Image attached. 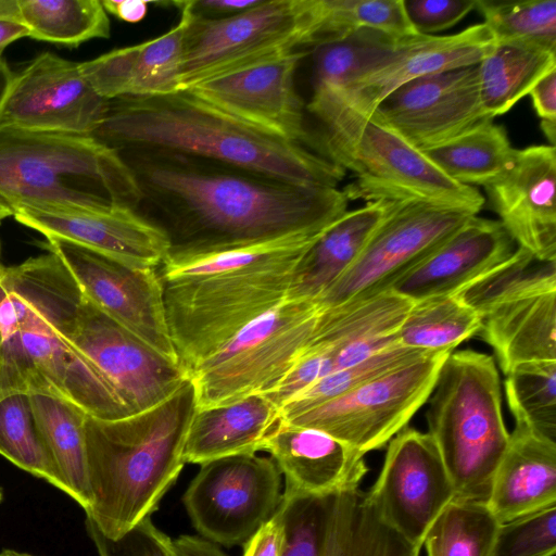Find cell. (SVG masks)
Returning a JSON list of instances; mask_svg holds the SVG:
<instances>
[{"label":"cell","mask_w":556,"mask_h":556,"mask_svg":"<svg viewBox=\"0 0 556 556\" xmlns=\"http://www.w3.org/2000/svg\"><path fill=\"white\" fill-rule=\"evenodd\" d=\"M505 394L515 424L556 442V361L515 367L506 375Z\"/></svg>","instance_id":"f35d334b"},{"label":"cell","mask_w":556,"mask_h":556,"mask_svg":"<svg viewBox=\"0 0 556 556\" xmlns=\"http://www.w3.org/2000/svg\"><path fill=\"white\" fill-rule=\"evenodd\" d=\"M553 70L556 51L520 42H495L478 64L485 114L492 119L505 114Z\"/></svg>","instance_id":"1f68e13d"},{"label":"cell","mask_w":556,"mask_h":556,"mask_svg":"<svg viewBox=\"0 0 556 556\" xmlns=\"http://www.w3.org/2000/svg\"><path fill=\"white\" fill-rule=\"evenodd\" d=\"M0 197L13 211H136L140 201L119 153L92 136L9 126H0Z\"/></svg>","instance_id":"8992f818"},{"label":"cell","mask_w":556,"mask_h":556,"mask_svg":"<svg viewBox=\"0 0 556 556\" xmlns=\"http://www.w3.org/2000/svg\"><path fill=\"white\" fill-rule=\"evenodd\" d=\"M540 126L547 140L551 142V146L555 147L556 123L541 121Z\"/></svg>","instance_id":"6f0895ef"},{"label":"cell","mask_w":556,"mask_h":556,"mask_svg":"<svg viewBox=\"0 0 556 556\" xmlns=\"http://www.w3.org/2000/svg\"><path fill=\"white\" fill-rule=\"evenodd\" d=\"M428 400V433L455 497L486 503L510 434L503 418L494 358L472 350L451 352Z\"/></svg>","instance_id":"ba28073f"},{"label":"cell","mask_w":556,"mask_h":556,"mask_svg":"<svg viewBox=\"0 0 556 556\" xmlns=\"http://www.w3.org/2000/svg\"><path fill=\"white\" fill-rule=\"evenodd\" d=\"M261 0H188L193 16L200 18H225L242 13Z\"/></svg>","instance_id":"681fc988"},{"label":"cell","mask_w":556,"mask_h":556,"mask_svg":"<svg viewBox=\"0 0 556 556\" xmlns=\"http://www.w3.org/2000/svg\"><path fill=\"white\" fill-rule=\"evenodd\" d=\"M450 353H427L333 400L280 420L323 431L363 454L379 450L406 428L428 401Z\"/></svg>","instance_id":"8fae6325"},{"label":"cell","mask_w":556,"mask_h":556,"mask_svg":"<svg viewBox=\"0 0 556 556\" xmlns=\"http://www.w3.org/2000/svg\"><path fill=\"white\" fill-rule=\"evenodd\" d=\"M0 253H1V245H0ZM1 266H2V265L0 264V268H1Z\"/></svg>","instance_id":"e7e4bbea"},{"label":"cell","mask_w":556,"mask_h":556,"mask_svg":"<svg viewBox=\"0 0 556 556\" xmlns=\"http://www.w3.org/2000/svg\"><path fill=\"white\" fill-rule=\"evenodd\" d=\"M482 318L456 294L414 302L402 321L401 345L424 352H453L480 331Z\"/></svg>","instance_id":"e575fe53"},{"label":"cell","mask_w":556,"mask_h":556,"mask_svg":"<svg viewBox=\"0 0 556 556\" xmlns=\"http://www.w3.org/2000/svg\"><path fill=\"white\" fill-rule=\"evenodd\" d=\"M283 538L285 525L279 505L274 516L243 544L242 556H281Z\"/></svg>","instance_id":"c3c4849f"},{"label":"cell","mask_w":556,"mask_h":556,"mask_svg":"<svg viewBox=\"0 0 556 556\" xmlns=\"http://www.w3.org/2000/svg\"><path fill=\"white\" fill-rule=\"evenodd\" d=\"M475 7L476 0H403L409 25L426 36L453 27Z\"/></svg>","instance_id":"bcb514c9"},{"label":"cell","mask_w":556,"mask_h":556,"mask_svg":"<svg viewBox=\"0 0 556 556\" xmlns=\"http://www.w3.org/2000/svg\"><path fill=\"white\" fill-rule=\"evenodd\" d=\"M514 247L498 220L473 215L388 290L413 303L457 294L505 261Z\"/></svg>","instance_id":"cb8c5ba5"},{"label":"cell","mask_w":556,"mask_h":556,"mask_svg":"<svg viewBox=\"0 0 556 556\" xmlns=\"http://www.w3.org/2000/svg\"><path fill=\"white\" fill-rule=\"evenodd\" d=\"M2 501H3V490L0 486V504L2 503Z\"/></svg>","instance_id":"be15d7a7"},{"label":"cell","mask_w":556,"mask_h":556,"mask_svg":"<svg viewBox=\"0 0 556 556\" xmlns=\"http://www.w3.org/2000/svg\"><path fill=\"white\" fill-rule=\"evenodd\" d=\"M0 455L58 488V479L37 431L29 395L0 401Z\"/></svg>","instance_id":"ee69618b"},{"label":"cell","mask_w":556,"mask_h":556,"mask_svg":"<svg viewBox=\"0 0 556 556\" xmlns=\"http://www.w3.org/2000/svg\"><path fill=\"white\" fill-rule=\"evenodd\" d=\"M556 504L500 523L491 556H554Z\"/></svg>","instance_id":"f6af8a7d"},{"label":"cell","mask_w":556,"mask_h":556,"mask_svg":"<svg viewBox=\"0 0 556 556\" xmlns=\"http://www.w3.org/2000/svg\"><path fill=\"white\" fill-rule=\"evenodd\" d=\"M306 110L320 124L318 151L351 170L343 192L366 202L417 200L477 215L484 204L475 188L458 184L389 128L364 116L326 87L313 88Z\"/></svg>","instance_id":"52a82bcc"},{"label":"cell","mask_w":556,"mask_h":556,"mask_svg":"<svg viewBox=\"0 0 556 556\" xmlns=\"http://www.w3.org/2000/svg\"><path fill=\"white\" fill-rule=\"evenodd\" d=\"M529 96L541 121L556 123V70L543 76Z\"/></svg>","instance_id":"f907efd6"},{"label":"cell","mask_w":556,"mask_h":556,"mask_svg":"<svg viewBox=\"0 0 556 556\" xmlns=\"http://www.w3.org/2000/svg\"><path fill=\"white\" fill-rule=\"evenodd\" d=\"M279 421V408L264 394L197 407L182 459L185 464L201 465L226 456L256 453Z\"/></svg>","instance_id":"f1b7e54d"},{"label":"cell","mask_w":556,"mask_h":556,"mask_svg":"<svg viewBox=\"0 0 556 556\" xmlns=\"http://www.w3.org/2000/svg\"><path fill=\"white\" fill-rule=\"evenodd\" d=\"M14 78V73L8 65L7 61L1 58L0 59V110L3 105V102L7 98L9 89Z\"/></svg>","instance_id":"11a10c76"},{"label":"cell","mask_w":556,"mask_h":556,"mask_svg":"<svg viewBox=\"0 0 556 556\" xmlns=\"http://www.w3.org/2000/svg\"><path fill=\"white\" fill-rule=\"evenodd\" d=\"M427 353L401 344L383 350L353 366L336 370L296 394L280 407V419H288L333 400L375 377Z\"/></svg>","instance_id":"7bdbcfd3"},{"label":"cell","mask_w":556,"mask_h":556,"mask_svg":"<svg viewBox=\"0 0 556 556\" xmlns=\"http://www.w3.org/2000/svg\"><path fill=\"white\" fill-rule=\"evenodd\" d=\"M498 520L486 503L453 498L428 530L427 556H491Z\"/></svg>","instance_id":"8d00e7d4"},{"label":"cell","mask_w":556,"mask_h":556,"mask_svg":"<svg viewBox=\"0 0 556 556\" xmlns=\"http://www.w3.org/2000/svg\"><path fill=\"white\" fill-rule=\"evenodd\" d=\"M0 18L17 20V0H0Z\"/></svg>","instance_id":"9f6ffc18"},{"label":"cell","mask_w":556,"mask_h":556,"mask_svg":"<svg viewBox=\"0 0 556 556\" xmlns=\"http://www.w3.org/2000/svg\"><path fill=\"white\" fill-rule=\"evenodd\" d=\"M391 203L367 202L330 224L298 263L287 299H319L353 265Z\"/></svg>","instance_id":"f546056e"},{"label":"cell","mask_w":556,"mask_h":556,"mask_svg":"<svg viewBox=\"0 0 556 556\" xmlns=\"http://www.w3.org/2000/svg\"><path fill=\"white\" fill-rule=\"evenodd\" d=\"M109 100L84 77L79 63L43 52L14 74L0 110V126L91 136Z\"/></svg>","instance_id":"d6986e66"},{"label":"cell","mask_w":556,"mask_h":556,"mask_svg":"<svg viewBox=\"0 0 556 556\" xmlns=\"http://www.w3.org/2000/svg\"><path fill=\"white\" fill-rule=\"evenodd\" d=\"M495 42H520L556 51V0H476Z\"/></svg>","instance_id":"60d3db41"},{"label":"cell","mask_w":556,"mask_h":556,"mask_svg":"<svg viewBox=\"0 0 556 556\" xmlns=\"http://www.w3.org/2000/svg\"><path fill=\"white\" fill-rule=\"evenodd\" d=\"M94 541H96V544L98 546L100 556H110L108 554V552L105 551V548L103 547V545L98 540L94 539Z\"/></svg>","instance_id":"94428289"},{"label":"cell","mask_w":556,"mask_h":556,"mask_svg":"<svg viewBox=\"0 0 556 556\" xmlns=\"http://www.w3.org/2000/svg\"><path fill=\"white\" fill-rule=\"evenodd\" d=\"M41 245L62 261L85 300L163 355L178 361L157 268H136L56 238H46Z\"/></svg>","instance_id":"2e32d148"},{"label":"cell","mask_w":556,"mask_h":556,"mask_svg":"<svg viewBox=\"0 0 556 556\" xmlns=\"http://www.w3.org/2000/svg\"><path fill=\"white\" fill-rule=\"evenodd\" d=\"M188 15L181 90L240 72L308 47L314 0H261L225 18L192 15L188 0L175 1Z\"/></svg>","instance_id":"9c48e42d"},{"label":"cell","mask_w":556,"mask_h":556,"mask_svg":"<svg viewBox=\"0 0 556 556\" xmlns=\"http://www.w3.org/2000/svg\"><path fill=\"white\" fill-rule=\"evenodd\" d=\"M197 394L188 379L174 394L119 419L87 415L86 450L91 528L115 543L156 510L177 480Z\"/></svg>","instance_id":"5b68a950"},{"label":"cell","mask_w":556,"mask_h":556,"mask_svg":"<svg viewBox=\"0 0 556 556\" xmlns=\"http://www.w3.org/2000/svg\"><path fill=\"white\" fill-rule=\"evenodd\" d=\"M266 451L285 477L287 493L323 494L357 488L368 471L365 454L317 429L279 421Z\"/></svg>","instance_id":"d4e9b609"},{"label":"cell","mask_w":556,"mask_h":556,"mask_svg":"<svg viewBox=\"0 0 556 556\" xmlns=\"http://www.w3.org/2000/svg\"><path fill=\"white\" fill-rule=\"evenodd\" d=\"M363 28L396 37L417 35L406 18L403 0H314L308 47L341 40Z\"/></svg>","instance_id":"d590c367"},{"label":"cell","mask_w":556,"mask_h":556,"mask_svg":"<svg viewBox=\"0 0 556 556\" xmlns=\"http://www.w3.org/2000/svg\"><path fill=\"white\" fill-rule=\"evenodd\" d=\"M31 413L42 445L58 479V489L87 513L91 505L86 450L87 414L51 396L29 395Z\"/></svg>","instance_id":"4dcf8cb0"},{"label":"cell","mask_w":556,"mask_h":556,"mask_svg":"<svg viewBox=\"0 0 556 556\" xmlns=\"http://www.w3.org/2000/svg\"><path fill=\"white\" fill-rule=\"evenodd\" d=\"M65 334L100 370L130 414L162 403L190 379L178 361L160 353L83 295Z\"/></svg>","instance_id":"9a60e30c"},{"label":"cell","mask_w":556,"mask_h":556,"mask_svg":"<svg viewBox=\"0 0 556 556\" xmlns=\"http://www.w3.org/2000/svg\"><path fill=\"white\" fill-rule=\"evenodd\" d=\"M424 154L452 180L486 187L510 165L516 149L505 128L486 119Z\"/></svg>","instance_id":"d6a6232c"},{"label":"cell","mask_w":556,"mask_h":556,"mask_svg":"<svg viewBox=\"0 0 556 556\" xmlns=\"http://www.w3.org/2000/svg\"><path fill=\"white\" fill-rule=\"evenodd\" d=\"M319 314L314 301L286 299L245 326L190 374L198 408L271 391L308 348Z\"/></svg>","instance_id":"30bf717a"},{"label":"cell","mask_w":556,"mask_h":556,"mask_svg":"<svg viewBox=\"0 0 556 556\" xmlns=\"http://www.w3.org/2000/svg\"><path fill=\"white\" fill-rule=\"evenodd\" d=\"M400 38L363 28L341 40L314 47L313 88L344 87L387 54Z\"/></svg>","instance_id":"ab89813d"},{"label":"cell","mask_w":556,"mask_h":556,"mask_svg":"<svg viewBox=\"0 0 556 556\" xmlns=\"http://www.w3.org/2000/svg\"><path fill=\"white\" fill-rule=\"evenodd\" d=\"M556 153L551 144L516 149L507 169L484 187L503 228L541 261H556Z\"/></svg>","instance_id":"7402d4cb"},{"label":"cell","mask_w":556,"mask_h":556,"mask_svg":"<svg viewBox=\"0 0 556 556\" xmlns=\"http://www.w3.org/2000/svg\"><path fill=\"white\" fill-rule=\"evenodd\" d=\"M281 476L271 457L256 453L217 458L201 464L182 502L203 539L243 545L278 509Z\"/></svg>","instance_id":"4fadbf2b"},{"label":"cell","mask_w":556,"mask_h":556,"mask_svg":"<svg viewBox=\"0 0 556 556\" xmlns=\"http://www.w3.org/2000/svg\"><path fill=\"white\" fill-rule=\"evenodd\" d=\"M305 55L306 51L296 50L187 90L249 126L318 151L294 84L298 65Z\"/></svg>","instance_id":"ffe728a7"},{"label":"cell","mask_w":556,"mask_h":556,"mask_svg":"<svg viewBox=\"0 0 556 556\" xmlns=\"http://www.w3.org/2000/svg\"><path fill=\"white\" fill-rule=\"evenodd\" d=\"M179 556H228L216 544L197 535H180L173 541Z\"/></svg>","instance_id":"f5cc1de1"},{"label":"cell","mask_w":556,"mask_h":556,"mask_svg":"<svg viewBox=\"0 0 556 556\" xmlns=\"http://www.w3.org/2000/svg\"><path fill=\"white\" fill-rule=\"evenodd\" d=\"M412 305V301L386 290L320 311L308 348L331 356V372L353 366L400 344L397 331Z\"/></svg>","instance_id":"484cf974"},{"label":"cell","mask_w":556,"mask_h":556,"mask_svg":"<svg viewBox=\"0 0 556 556\" xmlns=\"http://www.w3.org/2000/svg\"><path fill=\"white\" fill-rule=\"evenodd\" d=\"M0 401L15 394L63 400L99 419L131 415L100 370L67 339L81 293L52 252L1 266Z\"/></svg>","instance_id":"7a4b0ae2"},{"label":"cell","mask_w":556,"mask_h":556,"mask_svg":"<svg viewBox=\"0 0 556 556\" xmlns=\"http://www.w3.org/2000/svg\"><path fill=\"white\" fill-rule=\"evenodd\" d=\"M473 215L424 201H392L353 265L315 303L325 311L388 290Z\"/></svg>","instance_id":"7c38bea8"},{"label":"cell","mask_w":556,"mask_h":556,"mask_svg":"<svg viewBox=\"0 0 556 556\" xmlns=\"http://www.w3.org/2000/svg\"><path fill=\"white\" fill-rule=\"evenodd\" d=\"M28 37L64 47L109 38L110 18L99 0H17Z\"/></svg>","instance_id":"836d02e7"},{"label":"cell","mask_w":556,"mask_h":556,"mask_svg":"<svg viewBox=\"0 0 556 556\" xmlns=\"http://www.w3.org/2000/svg\"><path fill=\"white\" fill-rule=\"evenodd\" d=\"M101 3L108 14L128 23L143 20L149 5V2L141 0H103Z\"/></svg>","instance_id":"816d5d0a"},{"label":"cell","mask_w":556,"mask_h":556,"mask_svg":"<svg viewBox=\"0 0 556 556\" xmlns=\"http://www.w3.org/2000/svg\"><path fill=\"white\" fill-rule=\"evenodd\" d=\"M367 495L390 528L422 547L455 491L430 434L404 428L388 443L382 469Z\"/></svg>","instance_id":"e0dca14e"},{"label":"cell","mask_w":556,"mask_h":556,"mask_svg":"<svg viewBox=\"0 0 556 556\" xmlns=\"http://www.w3.org/2000/svg\"><path fill=\"white\" fill-rule=\"evenodd\" d=\"M495 41L483 23L448 36L410 35L344 87H326L368 116L390 92L415 78L479 64ZM317 88V87H315Z\"/></svg>","instance_id":"44dd1931"},{"label":"cell","mask_w":556,"mask_h":556,"mask_svg":"<svg viewBox=\"0 0 556 556\" xmlns=\"http://www.w3.org/2000/svg\"><path fill=\"white\" fill-rule=\"evenodd\" d=\"M281 556H420L377 514L358 486L323 494L282 492Z\"/></svg>","instance_id":"5bb4252c"},{"label":"cell","mask_w":556,"mask_h":556,"mask_svg":"<svg viewBox=\"0 0 556 556\" xmlns=\"http://www.w3.org/2000/svg\"><path fill=\"white\" fill-rule=\"evenodd\" d=\"M137 184L136 212L166 238L165 260L318 233L348 211L338 188L304 186L190 154L117 151Z\"/></svg>","instance_id":"6da1fadb"},{"label":"cell","mask_w":556,"mask_h":556,"mask_svg":"<svg viewBox=\"0 0 556 556\" xmlns=\"http://www.w3.org/2000/svg\"><path fill=\"white\" fill-rule=\"evenodd\" d=\"M481 318L479 332L505 375L521 364L556 361V290L502 301Z\"/></svg>","instance_id":"83f0119b"},{"label":"cell","mask_w":556,"mask_h":556,"mask_svg":"<svg viewBox=\"0 0 556 556\" xmlns=\"http://www.w3.org/2000/svg\"><path fill=\"white\" fill-rule=\"evenodd\" d=\"M23 37H28V30L20 21L0 18V59L9 45Z\"/></svg>","instance_id":"db71d44e"},{"label":"cell","mask_w":556,"mask_h":556,"mask_svg":"<svg viewBox=\"0 0 556 556\" xmlns=\"http://www.w3.org/2000/svg\"><path fill=\"white\" fill-rule=\"evenodd\" d=\"M175 5L180 11V18L172 29L157 38L132 46L128 97L161 96L181 90L184 36L188 15L182 7Z\"/></svg>","instance_id":"b9f144b4"},{"label":"cell","mask_w":556,"mask_h":556,"mask_svg":"<svg viewBox=\"0 0 556 556\" xmlns=\"http://www.w3.org/2000/svg\"><path fill=\"white\" fill-rule=\"evenodd\" d=\"M3 290H4L3 277H2V274L0 271V302H1V299H2V295H3ZM0 344H1V332H0Z\"/></svg>","instance_id":"6125c7cd"},{"label":"cell","mask_w":556,"mask_h":556,"mask_svg":"<svg viewBox=\"0 0 556 556\" xmlns=\"http://www.w3.org/2000/svg\"><path fill=\"white\" fill-rule=\"evenodd\" d=\"M556 504V442L515 424L486 505L500 523Z\"/></svg>","instance_id":"4316f807"},{"label":"cell","mask_w":556,"mask_h":556,"mask_svg":"<svg viewBox=\"0 0 556 556\" xmlns=\"http://www.w3.org/2000/svg\"><path fill=\"white\" fill-rule=\"evenodd\" d=\"M13 207L0 197V223L10 216H13Z\"/></svg>","instance_id":"680465c9"},{"label":"cell","mask_w":556,"mask_h":556,"mask_svg":"<svg viewBox=\"0 0 556 556\" xmlns=\"http://www.w3.org/2000/svg\"><path fill=\"white\" fill-rule=\"evenodd\" d=\"M91 136L116 151H174L304 186L338 188L346 173L318 151L249 126L187 89L110 100Z\"/></svg>","instance_id":"277c9868"},{"label":"cell","mask_w":556,"mask_h":556,"mask_svg":"<svg viewBox=\"0 0 556 556\" xmlns=\"http://www.w3.org/2000/svg\"><path fill=\"white\" fill-rule=\"evenodd\" d=\"M92 530L93 539L98 540L110 556H179L173 540L152 522L151 517L146 518L129 533L115 543L108 542L115 547L114 553L109 551L97 532Z\"/></svg>","instance_id":"7dc6e473"},{"label":"cell","mask_w":556,"mask_h":556,"mask_svg":"<svg viewBox=\"0 0 556 556\" xmlns=\"http://www.w3.org/2000/svg\"><path fill=\"white\" fill-rule=\"evenodd\" d=\"M0 556H33V555H30L28 553L17 552L14 549H3L0 553Z\"/></svg>","instance_id":"91938a15"},{"label":"cell","mask_w":556,"mask_h":556,"mask_svg":"<svg viewBox=\"0 0 556 556\" xmlns=\"http://www.w3.org/2000/svg\"><path fill=\"white\" fill-rule=\"evenodd\" d=\"M366 117L419 151L492 119L482 108L478 64L409 80L390 92Z\"/></svg>","instance_id":"ac0fdd59"},{"label":"cell","mask_w":556,"mask_h":556,"mask_svg":"<svg viewBox=\"0 0 556 556\" xmlns=\"http://www.w3.org/2000/svg\"><path fill=\"white\" fill-rule=\"evenodd\" d=\"M321 232L163 261L157 271L168 330L189 377L245 326L287 299L298 263Z\"/></svg>","instance_id":"3957f363"},{"label":"cell","mask_w":556,"mask_h":556,"mask_svg":"<svg viewBox=\"0 0 556 556\" xmlns=\"http://www.w3.org/2000/svg\"><path fill=\"white\" fill-rule=\"evenodd\" d=\"M13 217L45 238L66 240L136 268H159L168 253L164 235L129 208L21 206Z\"/></svg>","instance_id":"603a6c76"},{"label":"cell","mask_w":556,"mask_h":556,"mask_svg":"<svg viewBox=\"0 0 556 556\" xmlns=\"http://www.w3.org/2000/svg\"><path fill=\"white\" fill-rule=\"evenodd\" d=\"M549 290H556V261H541L518 247L456 295L482 316L502 301Z\"/></svg>","instance_id":"74e56055"}]
</instances>
